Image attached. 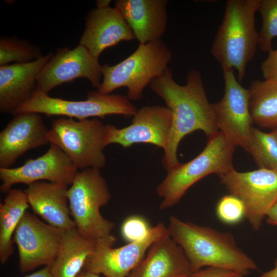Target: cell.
I'll list each match as a JSON object with an SVG mask.
<instances>
[{
  "label": "cell",
  "instance_id": "cell-1",
  "mask_svg": "<svg viewBox=\"0 0 277 277\" xmlns=\"http://www.w3.org/2000/svg\"><path fill=\"white\" fill-rule=\"evenodd\" d=\"M149 86L164 101L172 114L171 132L162 159L168 172L180 164L177 148L186 135L201 130L209 137L219 130L212 104L207 98L199 71H189L186 84L181 85L174 81L172 70L168 67Z\"/></svg>",
  "mask_w": 277,
  "mask_h": 277
},
{
  "label": "cell",
  "instance_id": "cell-2",
  "mask_svg": "<svg viewBox=\"0 0 277 277\" xmlns=\"http://www.w3.org/2000/svg\"><path fill=\"white\" fill-rule=\"evenodd\" d=\"M167 230L183 250L192 272L212 267L246 276L258 269L254 261L238 246L229 232L185 222L174 216L169 218Z\"/></svg>",
  "mask_w": 277,
  "mask_h": 277
},
{
  "label": "cell",
  "instance_id": "cell-3",
  "mask_svg": "<svg viewBox=\"0 0 277 277\" xmlns=\"http://www.w3.org/2000/svg\"><path fill=\"white\" fill-rule=\"evenodd\" d=\"M260 0H228L222 22L211 48L224 70L235 69L238 80L244 78L247 65L259 45L255 14Z\"/></svg>",
  "mask_w": 277,
  "mask_h": 277
},
{
  "label": "cell",
  "instance_id": "cell-4",
  "mask_svg": "<svg viewBox=\"0 0 277 277\" xmlns=\"http://www.w3.org/2000/svg\"><path fill=\"white\" fill-rule=\"evenodd\" d=\"M172 53L161 39L144 44L121 62L102 65L101 85L97 90L104 94L125 87L131 101L140 100L145 88L162 74L171 61Z\"/></svg>",
  "mask_w": 277,
  "mask_h": 277
},
{
  "label": "cell",
  "instance_id": "cell-5",
  "mask_svg": "<svg viewBox=\"0 0 277 277\" xmlns=\"http://www.w3.org/2000/svg\"><path fill=\"white\" fill-rule=\"evenodd\" d=\"M234 148L220 131L209 136L197 156L180 163L158 185L156 193L162 198L160 208L164 210L177 204L187 190L203 177L213 173L220 176L233 169Z\"/></svg>",
  "mask_w": 277,
  "mask_h": 277
},
{
  "label": "cell",
  "instance_id": "cell-6",
  "mask_svg": "<svg viewBox=\"0 0 277 277\" xmlns=\"http://www.w3.org/2000/svg\"><path fill=\"white\" fill-rule=\"evenodd\" d=\"M67 196L70 214L79 232L97 241L109 239L115 224L101 213V207L110 202L111 194L100 169L87 168L78 171Z\"/></svg>",
  "mask_w": 277,
  "mask_h": 277
},
{
  "label": "cell",
  "instance_id": "cell-7",
  "mask_svg": "<svg viewBox=\"0 0 277 277\" xmlns=\"http://www.w3.org/2000/svg\"><path fill=\"white\" fill-rule=\"evenodd\" d=\"M47 138L49 143L64 152L78 169H101L106 164V125L98 119L54 120Z\"/></svg>",
  "mask_w": 277,
  "mask_h": 277
},
{
  "label": "cell",
  "instance_id": "cell-8",
  "mask_svg": "<svg viewBox=\"0 0 277 277\" xmlns=\"http://www.w3.org/2000/svg\"><path fill=\"white\" fill-rule=\"evenodd\" d=\"M137 111L127 95L104 94L97 90L89 92L86 100L70 101L51 97L37 89L31 99L17 108L12 114L35 112L82 120L91 117L103 118L112 114L131 117Z\"/></svg>",
  "mask_w": 277,
  "mask_h": 277
},
{
  "label": "cell",
  "instance_id": "cell-9",
  "mask_svg": "<svg viewBox=\"0 0 277 277\" xmlns=\"http://www.w3.org/2000/svg\"><path fill=\"white\" fill-rule=\"evenodd\" d=\"M219 177L229 193L243 203L245 217L252 228L259 230L277 201V171L260 168L239 172L233 168Z\"/></svg>",
  "mask_w": 277,
  "mask_h": 277
},
{
  "label": "cell",
  "instance_id": "cell-10",
  "mask_svg": "<svg viewBox=\"0 0 277 277\" xmlns=\"http://www.w3.org/2000/svg\"><path fill=\"white\" fill-rule=\"evenodd\" d=\"M63 231L26 211L13 236L18 249L20 271L26 273L41 266H51L56 256Z\"/></svg>",
  "mask_w": 277,
  "mask_h": 277
},
{
  "label": "cell",
  "instance_id": "cell-11",
  "mask_svg": "<svg viewBox=\"0 0 277 277\" xmlns=\"http://www.w3.org/2000/svg\"><path fill=\"white\" fill-rule=\"evenodd\" d=\"M223 75L224 95L220 101L212 104L217 127L232 145L245 149L253 123L249 90L240 84L233 70H224Z\"/></svg>",
  "mask_w": 277,
  "mask_h": 277
},
{
  "label": "cell",
  "instance_id": "cell-12",
  "mask_svg": "<svg viewBox=\"0 0 277 277\" xmlns=\"http://www.w3.org/2000/svg\"><path fill=\"white\" fill-rule=\"evenodd\" d=\"M78 78L87 79L97 90L103 78L98 58L80 44L73 49H57L37 77V89L48 94L55 87Z\"/></svg>",
  "mask_w": 277,
  "mask_h": 277
},
{
  "label": "cell",
  "instance_id": "cell-13",
  "mask_svg": "<svg viewBox=\"0 0 277 277\" xmlns=\"http://www.w3.org/2000/svg\"><path fill=\"white\" fill-rule=\"evenodd\" d=\"M167 231L164 224L153 227L144 239L113 248L116 238L100 242L95 252L87 259L82 270L105 277H127L141 262L151 245Z\"/></svg>",
  "mask_w": 277,
  "mask_h": 277
},
{
  "label": "cell",
  "instance_id": "cell-14",
  "mask_svg": "<svg viewBox=\"0 0 277 277\" xmlns=\"http://www.w3.org/2000/svg\"><path fill=\"white\" fill-rule=\"evenodd\" d=\"M78 171L70 158L56 145L34 159L15 168H0L1 191L7 193L13 185L46 181L71 185Z\"/></svg>",
  "mask_w": 277,
  "mask_h": 277
},
{
  "label": "cell",
  "instance_id": "cell-15",
  "mask_svg": "<svg viewBox=\"0 0 277 277\" xmlns=\"http://www.w3.org/2000/svg\"><path fill=\"white\" fill-rule=\"evenodd\" d=\"M132 117L131 124L124 128L106 125L107 145L117 144L127 148L136 143H147L166 148L172 122L171 112L167 107L144 106Z\"/></svg>",
  "mask_w": 277,
  "mask_h": 277
},
{
  "label": "cell",
  "instance_id": "cell-16",
  "mask_svg": "<svg viewBox=\"0 0 277 277\" xmlns=\"http://www.w3.org/2000/svg\"><path fill=\"white\" fill-rule=\"evenodd\" d=\"M48 131L40 114L14 115L0 132V168H10L28 151L49 143Z\"/></svg>",
  "mask_w": 277,
  "mask_h": 277
},
{
  "label": "cell",
  "instance_id": "cell-17",
  "mask_svg": "<svg viewBox=\"0 0 277 277\" xmlns=\"http://www.w3.org/2000/svg\"><path fill=\"white\" fill-rule=\"evenodd\" d=\"M135 39L120 10L115 6L93 9L87 14L80 44L98 58L106 49L122 41Z\"/></svg>",
  "mask_w": 277,
  "mask_h": 277
},
{
  "label": "cell",
  "instance_id": "cell-18",
  "mask_svg": "<svg viewBox=\"0 0 277 277\" xmlns=\"http://www.w3.org/2000/svg\"><path fill=\"white\" fill-rule=\"evenodd\" d=\"M53 53L25 64L0 66V111L11 114L37 90V77Z\"/></svg>",
  "mask_w": 277,
  "mask_h": 277
},
{
  "label": "cell",
  "instance_id": "cell-19",
  "mask_svg": "<svg viewBox=\"0 0 277 277\" xmlns=\"http://www.w3.org/2000/svg\"><path fill=\"white\" fill-rule=\"evenodd\" d=\"M192 273L183 250L167 230L127 277H191Z\"/></svg>",
  "mask_w": 277,
  "mask_h": 277
},
{
  "label": "cell",
  "instance_id": "cell-20",
  "mask_svg": "<svg viewBox=\"0 0 277 277\" xmlns=\"http://www.w3.org/2000/svg\"><path fill=\"white\" fill-rule=\"evenodd\" d=\"M167 0H117L115 6L124 16L139 44L161 40L167 22Z\"/></svg>",
  "mask_w": 277,
  "mask_h": 277
},
{
  "label": "cell",
  "instance_id": "cell-21",
  "mask_svg": "<svg viewBox=\"0 0 277 277\" xmlns=\"http://www.w3.org/2000/svg\"><path fill=\"white\" fill-rule=\"evenodd\" d=\"M27 186L24 192L29 206L48 224L62 230L76 227L68 204V186L46 181Z\"/></svg>",
  "mask_w": 277,
  "mask_h": 277
},
{
  "label": "cell",
  "instance_id": "cell-22",
  "mask_svg": "<svg viewBox=\"0 0 277 277\" xmlns=\"http://www.w3.org/2000/svg\"><path fill=\"white\" fill-rule=\"evenodd\" d=\"M100 242L84 236L76 227L64 230L56 256L50 266L52 277L76 276Z\"/></svg>",
  "mask_w": 277,
  "mask_h": 277
},
{
  "label": "cell",
  "instance_id": "cell-23",
  "mask_svg": "<svg viewBox=\"0 0 277 277\" xmlns=\"http://www.w3.org/2000/svg\"><path fill=\"white\" fill-rule=\"evenodd\" d=\"M24 191L11 189L3 203L0 204V262H7L14 252L13 236L15 231L29 208Z\"/></svg>",
  "mask_w": 277,
  "mask_h": 277
},
{
  "label": "cell",
  "instance_id": "cell-24",
  "mask_svg": "<svg viewBox=\"0 0 277 277\" xmlns=\"http://www.w3.org/2000/svg\"><path fill=\"white\" fill-rule=\"evenodd\" d=\"M253 122L264 128L277 127V81H253L248 89Z\"/></svg>",
  "mask_w": 277,
  "mask_h": 277
},
{
  "label": "cell",
  "instance_id": "cell-25",
  "mask_svg": "<svg viewBox=\"0 0 277 277\" xmlns=\"http://www.w3.org/2000/svg\"><path fill=\"white\" fill-rule=\"evenodd\" d=\"M261 167L277 171V140L268 133L252 127L245 149Z\"/></svg>",
  "mask_w": 277,
  "mask_h": 277
},
{
  "label": "cell",
  "instance_id": "cell-26",
  "mask_svg": "<svg viewBox=\"0 0 277 277\" xmlns=\"http://www.w3.org/2000/svg\"><path fill=\"white\" fill-rule=\"evenodd\" d=\"M42 56L39 47L27 40L9 36H2L0 38V66L12 62L30 63Z\"/></svg>",
  "mask_w": 277,
  "mask_h": 277
},
{
  "label": "cell",
  "instance_id": "cell-27",
  "mask_svg": "<svg viewBox=\"0 0 277 277\" xmlns=\"http://www.w3.org/2000/svg\"><path fill=\"white\" fill-rule=\"evenodd\" d=\"M258 11L262 19L258 47L268 53L272 50V40L277 37V0H260Z\"/></svg>",
  "mask_w": 277,
  "mask_h": 277
},
{
  "label": "cell",
  "instance_id": "cell-28",
  "mask_svg": "<svg viewBox=\"0 0 277 277\" xmlns=\"http://www.w3.org/2000/svg\"><path fill=\"white\" fill-rule=\"evenodd\" d=\"M215 211L221 222L230 225L239 223L246 215L245 208L242 201L230 194L221 198L217 203Z\"/></svg>",
  "mask_w": 277,
  "mask_h": 277
},
{
  "label": "cell",
  "instance_id": "cell-29",
  "mask_svg": "<svg viewBox=\"0 0 277 277\" xmlns=\"http://www.w3.org/2000/svg\"><path fill=\"white\" fill-rule=\"evenodd\" d=\"M152 227L144 217L133 215L124 221L121 227V233L124 240L130 243L145 239Z\"/></svg>",
  "mask_w": 277,
  "mask_h": 277
},
{
  "label": "cell",
  "instance_id": "cell-30",
  "mask_svg": "<svg viewBox=\"0 0 277 277\" xmlns=\"http://www.w3.org/2000/svg\"><path fill=\"white\" fill-rule=\"evenodd\" d=\"M261 70L264 80L277 81V47L268 52L261 64Z\"/></svg>",
  "mask_w": 277,
  "mask_h": 277
},
{
  "label": "cell",
  "instance_id": "cell-31",
  "mask_svg": "<svg viewBox=\"0 0 277 277\" xmlns=\"http://www.w3.org/2000/svg\"><path fill=\"white\" fill-rule=\"evenodd\" d=\"M236 271L218 267H206L193 272L191 277H244Z\"/></svg>",
  "mask_w": 277,
  "mask_h": 277
},
{
  "label": "cell",
  "instance_id": "cell-32",
  "mask_svg": "<svg viewBox=\"0 0 277 277\" xmlns=\"http://www.w3.org/2000/svg\"><path fill=\"white\" fill-rule=\"evenodd\" d=\"M266 218L269 224L277 226V201L268 211Z\"/></svg>",
  "mask_w": 277,
  "mask_h": 277
},
{
  "label": "cell",
  "instance_id": "cell-33",
  "mask_svg": "<svg viewBox=\"0 0 277 277\" xmlns=\"http://www.w3.org/2000/svg\"><path fill=\"white\" fill-rule=\"evenodd\" d=\"M24 277H52L50 266H45L44 268L34 272Z\"/></svg>",
  "mask_w": 277,
  "mask_h": 277
},
{
  "label": "cell",
  "instance_id": "cell-34",
  "mask_svg": "<svg viewBox=\"0 0 277 277\" xmlns=\"http://www.w3.org/2000/svg\"><path fill=\"white\" fill-rule=\"evenodd\" d=\"M259 277H277V259L274 263V267L270 270L263 273Z\"/></svg>",
  "mask_w": 277,
  "mask_h": 277
},
{
  "label": "cell",
  "instance_id": "cell-35",
  "mask_svg": "<svg viewBox=\"0 0 277 277\" xmlns=\"http://www.w3.org/2000/svg\"><path fill=\"white\" fill-rule=\"evenodd\" d=\"M110 0H97L95 1L96 8L105 9L110 7Z\"/></svg>",
  "mask_w": 277,
  "mask_h": 277
},
{
  "label": "cell",
  "instance_id": "cell-36",
  "mask_svg": "<svg viewBox=\"0 0 277 277\" xmlns=\"http://www.w3.org/2000/svg\"><path fill=\"white\" fill-rule=\"evenodd\" d=\"M82 272L83 277H100V275L92 272L85 271L84 270H82Z\"/></svg>",
  "mask_w": 277,
  "mask_h": 277
},
{
  "label": "cell",
  "instance_id": "cell-37",
  "mask_svg": "<svg viewBox=\"0 0 277 277\" xmlns=\"http://www.w3.org/2000/svg\"><path fill=\"white\" fill-rule=\"evenodd\" d=\"M272 132L274 134V136H275L277 140V127L274 128Z\"/></svg>",
  "mask_w": 277,
  "mask_h": 277
},
{
  "label": "cell",
  "instance_id": "cell-38",
  "mask_svg": "<svg viewBox=\"0 0 277 277\" xmlns=\"http://www.w3.org/2000/svg\"><path fill=\"white\" fill-rule=\"evenodd\" d=\"M75 277H83L82 272L81 271L80 274H78Z\"/></svg>",
  "mask_w": 277,
  "mask_h": 277
}]
</instances>
